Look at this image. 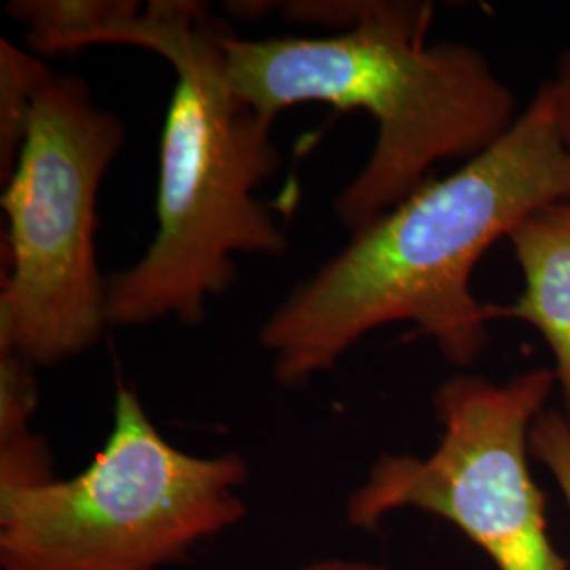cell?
I'll return each mask as SVG.
<instances>
[{"instance_id": "10", "label": "cell", "mask_w": 570, "mask_h": 570, "mask_svg": "<svg viewBox=\"0 0 570 570\" xmlns=\"http://www.w3.org/2000/svg\"><path fill=\"white\" fill-rule=\"evenodd\" d=\"M56 75L45 61L21 51L13 42L0 41V180L9 183L37 96Z\"/></svg>"}, {"instance_id": "3", "label": "cell", "mask_w": 570, "mask_h": 570, "mask_svg": "<svg viewBox=\"0 0 570 570\" xmlns=\"http://www.w3.org/2000/svg\"><path fill=\"white\" fill-rule=\"evenodd\" d=\"M228 32L202 2L153 0L134 47L176 72L165 117L157 235L142 258L108 279V324L176 317L202 324L205 301L235 282L237 254L284 256V230L254 197L279 167L273 122L239 100L225 75Z\"/></svg>"}, {"instance_id": "6", "label": "cell", "mask_w": 570, "mask_h": 570, "mask_svg": "<svg viewBox=\"0 0 570 570\" xmlns=\"http://www.w3.org/2000/svg\"><path fill=\"white\" fill-rule=\"evenodd\" d=\"M558 385L551 367L497 383L456 374L431 404L442 425L429 456L383 454L346 501V520L372 529L387 513L419 510L463 530L499 570H569L553 548L546 497L529 468L530 428Z\"/></svg>"}, {"instance_id": "1", "label": "cell", "mask_w": 570, "mask_h": 570, "mask_svg": "<svg viewBox=\"0 0 570 570\" xmlns=\"http://www.w3.org/2000/svg\"><path fill=\"white\" fill-rule=\"evenodd\" d=\"M569 197L570 155L539 89L505 138L351 235L266 320L258 338L277 383L303 385L395 322L431 338L452 366H471L490 343L473 268L534 209Z\"/></svg>"}, {"instance_id": "8", "label": "cell", "mask_w": 570, "mask_h": 570, "mask_svg": "<svg viewBox=\"0 0 570 570\" xmlns=\"http://www.w3.org/2000/svg\"><path fill=\"white\" fill-rule=\"evenodd\" d=\"M7 11L28 28V42L41 53H66L98 42L127 45L142 13L131 0H20Z\"/></svg>"}, {"instance_id": "4", "label": "cell", "mask_w": 570, "mask_h": 570, "mask_svg": "<svg viewBox=\"0 0 570 570\" xmlns=\"http://www.w3.org/2000/svg\"><path fill=\"white\" fill-rule=\"evenodd\" d=\"M239 454L169 444L138 395L117 389L112 429L70 480L0 489V569L157 570L245 515Z\"/></svg>"}, {"instance_id": "12", "label": "cell", "mask_w": 570, "mask_h": 570, "mask_svg": "<svg viewBox=\"0 0 570 570\" xmlns=\"http://www.w3.org/2000/svg\"><path fill=\"white\" fill-rule=\"evenodd\" d=\"M548 96L558 138L570 155V49L560 58L553 77L541 87Z\"/></svg>"}, {"instance_id": "11", "label": "cell", "mask_w": 570, "mask_h": 570, "mask_svg": "<svg viewBox=\"0 0 570 570\" xmlns=\"http://www.w3.org/2000/svg\"><path fill=\"white\" fill-rule=\"evenodd\" d=\"M530 456L546 465L570 511V421L560 410H543L530 428Z\"/></svg>"}, {"instance_id": "7", "label": "cell", "mask_w": 570, "mask_h": 570, "mask_svg": "<svg viewBox=\"0 0 570 570\" xmlns=\"http://www.w3.org/2000/svg\"><path fill=\"white\" fill-rule=\"evenodd\" d=\"M508 242L524 292L513 305H489L490 322H522L546 338L570 421V197L534 209L511 228Z\"/></svg>"}, {"instance_id": "13", "label": "cell", "mask_w": 570, "mask_h": 570, "mask_svg": "<svg viewBox=\"0 0 570 570\" xmlns=\"http://www.w3.org/2000/svg\"><path fill=\"white\" fill-rule=\"evenodd\" d=\"M301 570H391L381 564H372V562H360V560H341V558H332V560H317L313 564H308Z\"/></svg>"}, {"instance_id": "2", "label": "cell", "mask_w": 570, "mask_h": 570, "mask_svg": "<svg viewBox=\"0 0 570 570\" xmlns=\"http://www.w3.org/2000/svg\"><path fill=\"white\" fill-rule=\"evenodd\" d=\"M431 18L429 2L360 0L332 37L223 39L230 91L266 119L305 102L372 117L374 150L334 202L348 235L407 199L433 165L487 153L522 115L480 49L425 42Z\"/></svg>"}, {"instance_id": "5", "label": "cell", "mask_w": 570, "mask_h": 570, "mask_svg": "<svg viewBox=\"0 0 570 570\" xmlns=\"http://www.w3.org/2000/svg\"><path fill=\"white\" fill-rule=\"evenodd\" d=\"M122 142L121 119L96 102L81 77L56 75L37 96L2 193L9 275L0 294V353L56 366L96 345L110 326L96 207Z\"/></svg>"}, {"instance_id": "9", "label": "cell", "mask_w": 570, "mask_h": 570, "mask_svg": "<svg viewBox=\"0 0 570 570\" xmlns=\"http://www.w3.org/2000/svg\"><path fill=\"white\" fill-rule=\"evenodd\" d=\"M35 367L16 355H0V489L53 480L51 456L30 419L37 407Z\"/></svg>"}]
</instances>
